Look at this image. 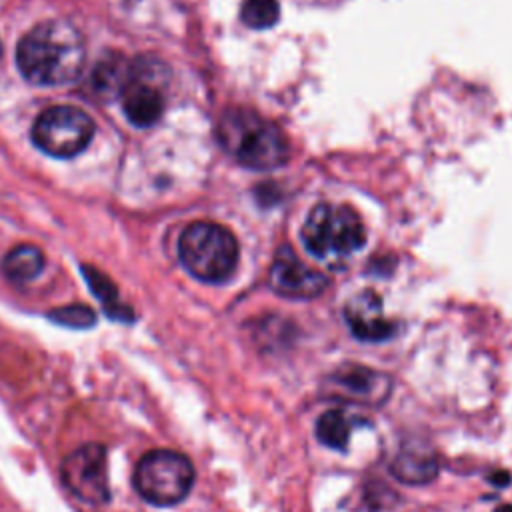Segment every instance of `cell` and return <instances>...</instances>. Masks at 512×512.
<instances>
[{
  "label": "cell",
  "mask_w": 512,
  "mask_h": 512,
  "mask_svg": "<svg viewBox=\"0 0 512 512\" xmlns=\"http://www.w3.org/2000/svg\"><path fill=\"white\" fill-rule=\"evenodd\" d=\"M82 34L66 20H46L28 30L16 48L22 76L36 86L74 82L84 66Z\"/></svg>",
  "instance_id": "6da1fadb"
},
{
  "label": "cell",
  "mask_w": 512,
  "mask_h": 512,
  "mask_svg": "<svg viewBox=\"0 0 512 512\" xmlns=\"http://www.w3.org/2000/svg\"><path fill=\"white\" fill-rule=\"evenodd\" d=\"M220 146L242 166L272 170L288 160V140L278 124L250 108H228L216 126Z\"/></svg>",
  "instance_id": "7a4b0ae2"
},
{
  "label": "cell",
  "mask_w": 512,
  "mask_h": 512,
  "mask_svg": "<svg viewBox=\"0 0 512 512\" xmlns=\"http://www.w3.org/2000/svg\"><path fill=\"white\" fill-rule=\"evenodd\" d=\"M302 242L306 250L328 266H342L366 242L360 214L348 204H316L304 224Z\"/></svg>",
  "instance_id": "3957f363"
},
{
  "label": "cell",
  "mask_w": 512,
  "mask_h": 512,
  "mask_svg": "<svg viewBox=\"0 0 512 512\" xmlns=\"http://www.w3.org/2000/svg\"><path fill=\"white\" fill-rule=\"evenodd\" d=\"M238 240L222 224L198 220L178 238V256L184 268L204 282H224L238 264Z\"/></svg>",
  "instance_id": "277c9868"
},
{
  "label": "cell",
  "mask_w": 512,
  "mask_h": 512,
  "mask_svg": "<svg viewBox=\"0 0 512 512\" xmlns=\"http://www.w3.org/2000/svg\"><path fill=\"white\" fill-rule=\"evenodd\" d=\"M194 484L192 462L174 450H152L144 454L134 470L136 492L154 506L182 502Z\"/></svg>",
  "instance_id": "5b68a950"
},
{
  "label": "cell",
  "mask_w": 512,
  "mask_h": 512,
  "mask_svg": "<svg viewBox=\"0 0 512 512\" xmlns=\"http://www.w3.org/2000/svg\"><path fill=\"white\" fill-rule=\"evenodd\" d=\"M94 136L92 118L78 106L58 104L38 114L32 126L34 144L56 158H72L82 152Z\"/></svg>",
  "instance_id": "8992f818"
},
{
  "label": "cell",
  "mask_w": 512,
  "mask_h": 512,
  "mask_svg": "<svg viewBox=\"0 0 512 512\" xmlns=\"http://www.w3.org/2000/svg\"><path fill=\"white\" fill-rule=\"evenodd\" d=\"M66 488L80 500L102 504L110 496L106 452L100 444H84L74 450L62 464Z\"/></svg>",
  "instance_id": "52a82bcc"
},
{
  "label": "cell",
  "mask_w": 512,
  "mask_h": 512,
  "mask_svg": "<svg viewBox=\"0 0 512 512\" xmlns=\"http://www.w3.org/2000/svg\"><path fill=\"white\" fill-rule=\"evenodd\" d=\"M156 62L136 58L134 76L120 94L124 116L138 128L156 124L164 112V94Z\"/></svg>",
  "instance_id": "ba28073f"
},
{
  "label": "cell",
  "mask_w": 512,
  "mask_h": 512,
  "mask_svg": "<svg viewBox=\"0 0 512 512\" xmlns=\"http://www.w3.org/2000/svg\"><path fill=\"white\" fill-rule=\"evenodd\" d=\"M268 282L274 292L286 298H316L326 286L328 278L316 268L306 266L290 246H280L274 254Z\"/></svg>",
  "instance_id": "9c48e42d"
},
{
  "label": "cell",
  "mask_w": 512,
  "mask_h": 512,
  "mask_svg": "<svg viewBox=\"0 0 512 512\" xmlns=\"http://www.w3.org/2000/svg\"><path fill=\"white\" fill-rule=\"evenodd\" d=\"M326 388L332 396L348 402L376 406L390 396L392 380L380 370L360 364H344L326 378Z\"/></svg>",
  "instance_id": "30bf717a"
},
{
  "label": "cell",
  "mask_w": 512,
  "mask_h": 512,
  "mask_svg": "<svg viewBox=\"0 0 512 512\" xmlns=\"http://www.w3.org/2000/svg\"><path fill=\"white\" fill-rule=\"evenodd\" d=\"M344 320L350 332L364 342H382L394 334V324L384 314L380 294L370 288L354 294L344 304Z\"/></svg>",
  "instance_id": "8fae6325"
},
{
  "label": "cell",
  "mask_w": 512,
  "mask_h": 512,
  "mask_svg": "<svg viewBox=\"0 0 512 512\" xmlns=\"http://www.w3.org/2000/svg\"><path fill=\"white\" fill-rule=\"evenodd\" d=\"M390 474L404 484H428L438 474V460L424 444H404L390 462Z\"/></svg>",
  "instance_id": "7c38bea8"
},
{
  "label": "cell",
  "mask_w": 512,
  "mask_h": 512,
  "mask_svg": "<svg viewBox=\"0 0 512 512\" xmlns=\"http://www.w3.org/2000/svg\"><path fill=\"white\" fill-rule=\"evenodd\" d=\"M134 68L136 60H128L120 54H106L92 72L94 92L102 98H120L134 76Z\"/></svg>",
  "instance_id": "4fadbf2b"
},
{
  "label": "cell",
  "mask_w": 512,
  "mask_h": 512,
  "mask_svg": "<svg viewBox=\"0 0 512 512\" xmlns=\"http://www.w3.org/2000/svg\"><path fill=\"white\" fill-rule=\"evenodd\" d=\"M44 268V254L38 246L20 244L14 246L2 260L4 274L14 282H30Z\"/></svg>",
  "instance_id": "5bb4252c"
},
{
  "label": "cell",
  "mask_w": 512,
  "mask_h": 512,
  "mask_svg": "<svg viewBox=\"0 0 512 512\" xmlns=\"http://www.w3.org/2000/svg\"><path fill=\"white\" fill-rule=\"evenodd\" d=\"M82 274H84L88 286L92 288V292H94V294L98 296V300L102 302V306H104V310H106L108 316L120 318V320H128V318L132 316V314H130V308L120 302L118 290H116L114 282H112L108 276H104L100 270H96V268H92V266H86V264L82 266Z\"/></svg>",
  "instance_id": "9a60e30c"
},
{
  "label": "cell",
  "mask_w": 512,
  "mask_h": 512,
  "mask_svg": "<svg viewBox=\"0 0 512 512\" xmlns=\"http://www.w3.org/2000/svg\"><path fill=\"white\" fill-rule=\"evenodd\" d=\"M316 438L332 450H344L350 440V422L344 410L324 412L316 422Z\"/></svg>",
  "instance_id": "2e32d148"
},
{
  "label": "cell",
  "mask_w": 512,
  "mask_h": 512,
  "mask_svg": "<svg viewBox=\"0 0 512 512\" xmlns=\"http://www.w3.org/2000/svg\"><path fill=\"white\" fill-rule=\"evenodd\" d=\"M280 16V6L276 0H244L240 8V18L246 26L254 30L270 28Z\"/></svg>",
  "instance_id": "e0dca14e"
},
{
  "label": "cell",
  "mask_w": 512,
  "mask_h": 512,
  "mask_svg": "<svg viewBox=\"0 0 512 512\" xmlns=\"http://www.w3.org/2000/svg\"><path fill=\"white\" fill-rule=\"evenodd\" d=\"M48 316L54 322H58L62 326H70V328H90L96 322L94 310L86 304H70V306L54 308L48 312Z\"/></svg>",
  "instance_id": "ac0fdd59"
},
{
  "label": "cell",
  "mask_w": 512,
  "mask_h": 512,
  "mask_svg": "<svg viewBox=\"0 0 512 512\" xmlns=\"http://www.w3.org/2000/svg\"><path fill=\"white\" fill-rule=\"evenodd\" d=\"M490 482H494L498 486H504V484L510 482V476H508V472H496V474L490 476Z\"/></svg>",
  "instance_id": "d6986e66"
},
{
  "label": "cell",
  "mask_w": 512,
  "mask_h": 512,
  "mask_svg": "<svg viewBox=\"0 0 512 512\" xmlns=\"http://www.w3.org/2000/svg\"><path fill=\"white\" fill-rule=\"evenodd\" d=\"M494 512H512V504H502V506H498Z\"/></svg>",
  "instance_id": "ffe728a7"
},
{
  "label": "cell",
  "mask_w": 512,
  "mask_h": 512,
  "mask_svg": "<svg viewBox=\"0 0 512 512\" xmlns=\"http://www.w3.org/2000/svg\"><path fill=\"white\" fill-rule=\"evenodd\" d=\"M0 52H2V46H0Z\"/></svg>",
  "instance_id": "44dd1931"
}]
</instances>
